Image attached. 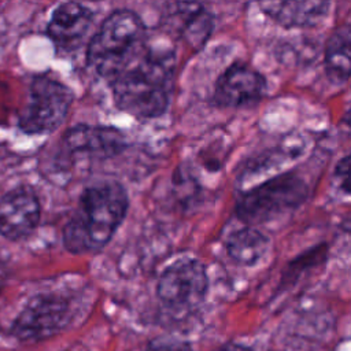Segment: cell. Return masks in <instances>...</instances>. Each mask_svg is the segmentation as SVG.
<instances>
[{"label":"cell","mask_w":351,"mask_h":351,"mask_svg":"<svg viewBox=\"0 0 351 351\" xmlns=\"http://www.w3.org/2000/svg\"><path fill=\"white\" fill-rule=\"evenodd\" d=\"M144 351H192V348L186 341L160 336L151 340Z\"/></svg>","instance_id":"cell-16"},{"label":"cell","mask_w":351,"mask_h":351,"mask_svg":"<svg viewBox=\"0 0 351 351\" xmlns=\"http://www.w3.org/2000/svg\"><path fill=\"white\" fill-rule=\"evenodd\" d=\"M265 90L266 80L259 71L236 63L219 75L214 89V101L222 108H240L259 101Z\"/></svg>","instance_id":"cell-9"},{"label":"cell","mask_w":351,"mask_h":351,"mask_svg":"<svg viewBox=\"0 0 351 351\" xmlns=\"http://www.w3.org/2000/svg\"><path fill=\"white\" fill-rule=\"evenodd\" d=\"M262 11L284 27H307L319 23L329 10L328 1H265Z\"/></svg>","instance_id":"cell-13"},{"label":"cell","mask_w":351,"mask_h":351,"mask_svg":"<svg viewBox=\"0 0 351 351\" xmlns=\"http://www.w3.org/2000/svg\"><path fill=\"white\" fill-rule=\"evenodd\" d=\"M176 53L166 47H145L110 82L117 107L138 119L160 117L169 107Z\"/></svg>","instance_id":"cell-1"},{"label":"cell","mask_w":351,"mask_h":351,"mask_svg":"<svg viewBox=\"0 0 351 351\" xmlns=\"http://www.w3.org/2000/svg\"><path fill=\"white\" fill-rule=\"evenodd\" d=\"M218 351H254V350H252V347H250V346H245V344H241V343L230 341V343H226L225 346H222Z\"/></svg>","instance_id":"cell-18"},{"label":"cell","mask_w":351,"mask_h":351,"mask_svg":"<svg viewBox=\"0 0 351 351\" xmlns=\"http://www.w3.org/2000/svg\"><path fill=\"white\" fill-rule=\"evenodd\" d=\"M5 276H7V267H5V265L3 262H0V287L5 281Z\"/></svg>","instance_id":"cell-19"},{"label":"cell","mask_w":351,"mask_h":351,"mask_svg":"<svg viewBox=\"0 0 351 351\" xmlns=\"http://www.w3.org/2000/svg\"><path fill=\"white\" fill-rule=\"evenodd\" d=\"M145 26L130 10L110 14L90 38L86 49L88 64L110 82L145 47Z\"/></svg>","instance_id":"cell-3"},{"label":"cell","mask_w":351,"mask_h":351,"mask_svg":"<svg viewBox=\"0 0 351 351\" xmlns=\"http://www.w3.org/2000/svg\"><path fill=\"white\" fill-rule=\"evenodd\" d=\"M270 240L254 226H245L233 232L226 241L228 255L239 265L252 266L263 258Z\"/></svg>","instance_id":"cell-14"},{"label":"cell","mask_w":351,"mask_h":351,"mask_svg":"<svg viewBox=\"0 0 351 351\" xmlns=\"http://www.w3.org/2000/svg\"><path fill=\"white\" fill-rule=\"evenodd\" d=\"M307 196L308 186L300 176L280 174L245 192L237 200L236 215L247 226L262 225L296 210Z\"/></svg>","instance_id":"cell-4"},{"label":"cell","mask_w":351,"mask_h":351,"mask_svg":"<svg viewBox=\"0 0 351 351\" xmlns=\"http://www.w3.org/2000/svg\"><path fill=\"white\" fill-rule=\"evenodd\" d=\"M71 103L73 92L69 86L51 77H36L18 125L29 134L51 133L64 122Z\"/></svg>","instance_id":"cell-6"},{"label":"cell","mask_w":351,"mask_h":351,"mask_svg":"<svg viewBox=\"0 0 351 351\" xmlns=\"http://www.w3.org/2000/svg\"><path fill=\"white\" fill-rule=\"evenodd\" d=\"M126 145V138L118 129L80 123L63 134L52 169L62 174L80 160H101L118 155Z\"/></svg>","instance_id":"cell-5"},{"label":"cell","mask_w":351,"mask_h":351,"mask_svg":"<svg viewBox=\"0 0 351 351\" xmlns=\"http://www.w3.org/2000/svg\"><path fill=\"white\" fill-rule=\"evenodd\" d=\"M128 207L129 196L122 184L108 180L88 186L63 229L64 248L73 254L99 252L121 226Z\"/></svg>","instance_id":"cell-2"},{"label":"cell","mask_w":351,"mask_h":351,"mask_svg":"<svg viewBox=\"0 0 351 351\" xmlns=\"http://www.w3.org/2000/svg\"><path fill=\"white\" fill-rule=\"evenodd\" d=\"M207 289L208 277L204 265L193 258H182L162 271L156 293L169 310L189 313L203 303Z\"/></svg>","instance_id":"cell-7"},{"label":"cell","mask_w":351,"mask_h":351,"mask_svg":"<svg viewBox=\"0 0 351 351\" xmlns=\"http://www.w3.org/2000/svg\"><path fill=\"white\" fill-rule=\"evenodd\" d=\"M93 22L92 11L74 1L59 4L48 22L47 33L55 45L63 51H73L81 45Z\"/></svg>","instance_id":"cell-11"},{"label":"cell","mask_w":351,"mask_h":351,"mask_svg":"<svg viewBox=\"0 0 351 351\" xmlns=\"http://www.w3.org/2000/svg\"><path fill=\"white\" fill-rule=\"evenodd\" d=\"M165 25L189 44L203 45L213 29L211 14L199 3H170Z\"/></svg>","instance_id":"cell-12"},{"label":"cell","mask_w":351,"mask_h":351,"mask_svg":"<svg viewBox=\"0 0 351 351\" xmlns=\"http://www.w3.org/2000/svg\"><path fill=\"white\" fill-rule=\"evenodd\" d=\"M350 156L346 155L336 166L333 173V182L344 195H348L350 186Z\"/></svg>","instance_id":"cell-17"},{"label":"cell","mask_w":351,"mask_h":351,"mask_svg":"<svg viewBox=\"0 0 351 351\" xmlns=\"http://www.w3.org/2000/svg\"><path fill=\"white\" fill-rule=\"evenodd\" d=\"M350 26L336 29L329 37L325 48V70L329 81L335 85H344L350 77Z\"/></svg>","instance_id":"cell-15"},{"label":"cell","mask_w":351,"mask_h":351,"mask_svg":"<svg viewBox=\"0 0 351 351\" xmlns=\"http://www.w3.org/2000/svg\"><path fill=\"white\" fill-rule=\"evenodd\" d=\"M71 319V303L56 293L33 296L12 325V333L22 341H38L56 335Z\"/></svg>","instance_id":"cell-8"},{"label":"cell","mask_w":351,"mask_h":351,"mask_svg":"<svg viewBox=\"0 0 351 351\" xmlns=\"http://www.w3.org/2000/svg\"><path fill=\"white\" fill-rule=\"evenodd\" d=\"M40 221V202L29 186H18L0 197V234L18 240L30 234Z\"/></svg>","instance_id":"cell-10"}]
</instances>
